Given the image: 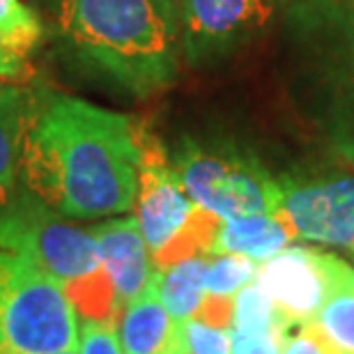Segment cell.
I'll return each mask as SVG.
<instances>
[{
  "label": "cell",
  "instance_id": "e0dca14e",
  "mask_svg": "<svg viewBox=\"0 0 354 354\" xmlns=\"http://www.w3.org/2000/svg\"><path fill=\"white\" fill-rule=\"evenodd\" d=\"M258 263L244 256H221L207 258V269H205V295L214 299H235V295L249 283L256 281Z\"/></svg>",
  "mask_w": 354,
  "mask_h": 354
},
{
  "label": "cell",
  "instance_id": "8fae6325",
  "mask_svg": "<svg viewBox=\"0 0 354 354\" xmlns=\"http://www.w3.org/2000/svg\"><path fill=\"white\" fill-rule=\"evenodd\" d=\"M118 336L124 354H180V322L159 299L157 276L122 308Z\"/></svg>",
  "mask_w": 354,
  "mask_h": 354
},
{
  "label": "cell",
  "instance_id": "603a6c76",
  "mask_svg": "<svg viewBox=\"0 0 354 354\" xmlns=\"http://www.w3.org/2000/svg\"><path fill=\"white\" fill-rule=\"evenodd\" d=\"M283 354H331L308 324L295 327L283 341Z\"/></svg>",
  "mask_w": 354,
  "mask_h": 354
},
{
  "label": "cell",
  "instance_id": "d6986e66",
  "mask_svg": "<svg viewBox=\"0 0 354 354\" xmlns=\"http://www.w3.org/2000/svg\"><path fill=\"white\" fill-rule=\"evenodd\" d=\"M230 331L201 317H189L180 322V354H230Z\"/></svg>",
  "mask_w": 354,
  "mask_h": 354
},
{
  "label": "cell",
  "instance_id": "7a4b0ae2",
  "mask_svg": "<svg viewBox=\"0 0 354 354\" xmlns=\"http://www.w3.org/2000/svg\"><path fill=\"white\" fill-rule=\"evenodd\" d=\"M48 28L74 62L136 97L171 88L180 74L177 0H39Z\"/></svg>",
  "mask_w": 354,
  "mask_h": 354
},
{
  "label": "cell",
  "instance_id": "7402d4cb",
  "mask_svg": "<svg viewBox=\"0 0 354 354\" xmlns=\"http://www.w3.org/2000/svg\"><path fill=\"white\" fill-rule=\"evenodd\" d=\"M290 331L269 329L256 331V334L230 331V354H283V341H286Z\"/></svg>",
  "mask_w": 354,
  "mask_h": 354
},
{
  "label": "cell",
  "instance_id": "30bf717a",
  "mask_svg": "<svg viewBox=\"0 0 354 354\" xmlns=\"http://www.w3.org/2000/svg\"><path fill=\"white\" fill-rule=\"evenodd\" d=\"M88 230L97 242L102 267L113 288L115 306L118 310L124 308L157 276V267H154L152 253L147 249L136 216L111 218Z\"/></svg>",
  "mask_w": 354,
  "mask_h": 354
},
{
  "label": "cell",
  "instance_id": "2e32d148",
  "mask_svg": "<svg viewBox=\"0 0 354 354\" xmlns=\"http://www.w3.org/2000/svg\"><path fill=\"white\" fill-rule=\"evenodd\" d=\"M269 329H295L286 317L279 313L272 299L263 292L256 281L242 288L232 299V331L239 334H256Z\"/></svg>",
  "mask_w": 354,
  "mask_h": 354
},
{
  "label": "cell",
  "instance_id": "5b68a950",
  "mask_svg": "<svg viewBox=\"0 0 354 354\" xmlns=\"http://www.w3.org/2000/svg\"><path fill=\"white\" fill-rule=\"evenodd\" d=\"M171 164L191 201L218 218L276 214L279 209L281 180L256 154L232 143L182 138Z\"/></svg>",
  "mask_w": 354,
  "mask_h": 354
},
{
  "label": "cell",
  "instance_id": "d4e9b609",
  "mask_svg": "<svg viewBox=\"0 0 354 354\" xmlns=\"http://www.w3.org/2000/svg\"><path fill=\"white\" fill-rule=\"evenodd\" d=\"M352 253H354V246H352Z\"/></svg>",
  "mask_w": 354,
  "mask_h": 354
},
{
  "label": "cell",
  "instance_id": "3957f363",
  "mask_svg": "<svg viewBox=\"0 0 354 354\" xmlns=\"http://www.w3.org/2000/svg\"><path fill=\"white\" fill-rule=\"evenodd\" d=\"M281 37L290 95L354 164V0H288Z\"/></svg>",
  "mask_w": 354,
  "mask_h": 354
},
{
  "label": "cell",
  "instance_id": "8992f818",
  "mask_svg": "<svg viewBox=\"0 0 354 354\" xmlns=\"http://www.w3.org/2000/svg\"><path fill=\"white\" fill-rule=\"evenodd\" d=\"M288 0H177L182 55L205 67L260 37Z\"/></svg>",
  "mask_w": 354,
  "mask_h": 354
},
{
  "label": "cell",
  "instance_id": "9c48e42d",
  "mask_svg": "<svg viewBox=\"0 0 354 354\" xmlns=\"http://www.w3.org/2000/svg\"><path fill=\"white\" fill-rule=\"evenodd\" d=\"M350 265L324 251L286 246L258 267L256 283L292 324H308Z\"/></svg>",
  "mask_w": 354,
  "mask_h": 354
},
{
  "label": "cell",
  "instance_id": "ffe728a7",
  "mask_svg": "<svg viewBox=\"0 0 354 354\" xmlns=\"http://www.w3.org/2000/svg\"><path fill=\"white\" fill-rule=\"evenodd\" d=\"M79 354H124L113 322L86 320L79 331Z\"/></svg>",
  "mask_w": 354,
  "mask_h": 354
},
{
  "label": "cell",
  "instance_id": "ac0fdd59",
  "mask_svg": "<svg viewBox=\"0 0 354 354\" xmlns=\"http://www.w3.org/2000/svg\"><path fill=\"white\" fill-rule=\"evenodd\" d=\"M0 32L32 51L44 37V24L21 0H0Z\"/></svg>",
  "mask_w": 354,
  "mask_h": 354
},
{
  "label": "cell",
  "instance_id": "4fadbf2b",
  "mask_svg": "<svg viewBox=\"0 0 354 354\" xmlns=\"http://www.w3.org/2000/svg\"><path fill=\"white\" fill-rule=\"evenodd\" d=\"M32 92L0 81V207L12 205L21 175V147L30 113Z\"/></svg>",
  "mask_w": 354,
  "mask_h": 354
},
{
  "label": "cell",
  "instance_id": "52a82bcc",
  "mask_svg": "<svg viewBox=\"0 0 354 354\" xmlns=\"http://www.w3.org/2000/svg\"><path fill=\"white\" fill-rule=\"evenodd\" d=\"M138 138L140 164L133 216L140 225L152 260H159L184 237L201 207L184 191L173 164L166 157L164 145L143 127L138 131Z\"/></svg>",
  "mask_w": 354,
  "mask_h": 354
},
{
  "label": "cell",
  "instance_id": "9a60e30c",
  "mask_svg": "<svg viewBox=\"0 0 354 354\" xmlns=\"http://www.w3.org/2000/svg\"><path fill=\"white\" fill-rule=\"evenodd\" d=\"M331 354H354V269L348 267L308 322Z\"/></svg>",
  "mask_w": 354,
  "mask_h": 354
},
{
  "label": "cell",
  "instance_id": "7c38bea8",
  "mask_svg": "<svg viewBox=\"0 0 354 354\" xmlns=\"http://www.w3.org/2000/svg\"><path fill=\"white\" fill-rule=\"evenodd\" d=\"M292 232L276 214H251L237 218H221L212 242V256H244L263 265L292 242Z\"/></svg>",
  "mask_w": 354,
  "mask_h": 354
},
{
  "label": "cell",
  "instance_id": "44dd1931",
  "mask_svg": "<svg viewBox=\"0 0 354 354\" xmlns=\"http://www.w3.org/2000/svg\"><path fill=\"white\" fill-rule=\"evenodd\" d=\"M30 53L32 51H28L19 41H14L7 35L0 32V81L24 86L32 76Z\"/></svg>",
  "mask_w": 354,
  "mask_h": 354
},
{
  "label": "cell",
  "instance_id": "6da1fadb",
  "mask_svg": "<svg viewBox=\"0 0 354 354\" xmlns=\"http://www.w3.org/2000/svg\"><path fill=\"white\" fill-rule=\"evenodd\" d=\"M140 127L67 95L32 97L21 175L48 209L74 218L131 212L138 194Z\"/></svg>",
  "mask_w": 354,
  "mask_h": 354
},
{
  "label": "cell",
  "instance_id": "cb8c5ba5",
  "mask_svg": "<svg viewBox=\"0 0 354 354\" xmlns=\"http://www.w3.org/2000/svg\"><path fill=\"white\" fill-rule=\"evenodd\" d=\"M53 354H79V352H53Z\"/></svg>",
  "mask_w": 354,
  "mask_h": 354
},
{
  "label": "cell",
  "instance_id": "ba28073f",
  "mask_svg": "<svg viewBox=\"0 0 354 354\" xmlns=\"http://www.w3.org/2000/svg\"><path fill=\"white\" fill-rule=\"evenodd\" d=\"M276 216L295 239L354 246V175L331 173L301 180L281 177Z\"/></svg>",
  "mask_w": 354,
  "mask_h": 354
},
{
  "label": "cell",
  "instance_id": "5bb4252c",
  "mask_svg": "<svg viewBox=\"0 0 354 354\" xmlns=\"http://www.w3.org/2000/svg\"><path fill=\"white\" fill-rule=\"evenodd\" d=\"M207 256H191L157 272V292L175 322L196 317L205 301Z\"/></svg>",
  "mask_w": 354,
  "mask_h": 354
},
{
  "label": "cell",
  "instance_id": "277c9868",
  "mask_svg": "<svg viewBox=\"0 0 354 354\" xmlns=\"http://www.w3.org/2000/svg\"><path fill=\"white\" fill-rule=\"evenodd\" d=\"M79 310L0 212V354L79 350Z\"/></svg>",
  "mask_w": 354,
  "mask_h": 354
}]
</instances>
